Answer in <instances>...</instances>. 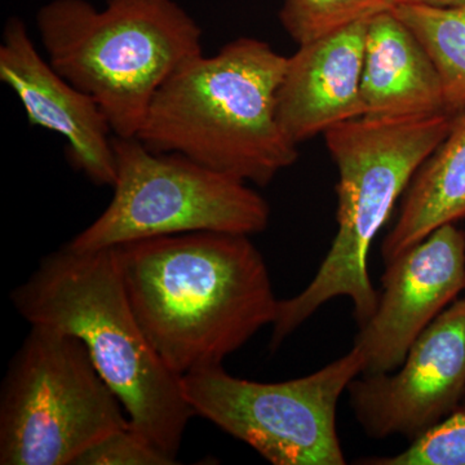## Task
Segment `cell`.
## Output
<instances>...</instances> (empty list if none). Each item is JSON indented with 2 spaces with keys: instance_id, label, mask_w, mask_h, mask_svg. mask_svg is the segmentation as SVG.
<instances>
[{
  "instance_id": "15",
  "label": "cell",
  "mask_w": 465,
  "mask_h": 465,
  "mask_svg": "<svg viewBox=\"0 0 465 465\" xmlns=\"http://www.w3.org/2000/svg\"><path fill=\"white\" fill-rule=\"evenodd\" d=\"M393 12L432 58L442 84L446 110L457 114L465 108V5H399Z\"/></svg>"
},
{
  "instance_id": "13",
  "label": "cell",
  "mask_w": 465,
  "mask_h": 465,
  "mask_svg": "<svg viewBox=\"0 0 465 465\" xmlns=\"http://www.w3.org/2000/svg\"><path fill=\"white\" fill-rule=\"evenodd\" d=\"M361 97L371 118L448 112L432 58L393 9L369 20Z\"/></svg>"
},
{
  "instance_id": "19",
  "label": "cell",
  "mask_w": 465,
  "mask_h": 465,
  "mask_svg": "<svg viewBox=\"0 0 465 465\" xmlns=\"http://www.w3.org/2000/svg\"><path fill=\"white\" fill-rule=\"evenodd\" d=\"M399 5H424L433 7H455L465 5V0H396Z\"/></svg>"
},
{
  "instance_id": "17",
  "label": "cell",
  "mask_w": 465,
  "mask_h": 465,
  "mask_svg": "<svg viewBox=\"0 0 465 465\" xmlns=\"http://www.w3.org/2000/svg\"><path fill=\"white\" fill-rule=\"evenodd\" d=\"M366 465H465V410L459 407L448 418L411 440L391 457L367 458Z\"/></svg>"
},
{
  "instance_id": "4",
  "label": "cell",
  "mask_w": 465,
  "mask_h": 465,
  "mask_svg": "<svg viewBox=\"0 0 465 465\" xmlns=\"http://www.w3.org/2000/svg\"><path fill=\"white\" fill-rule=\"evenodd\" d=\"M452 121L448 112L360 116L323 134L339 171L338 232L311 283L281 300L272 349L335 298L351 299L358 327L374 316L379 295L370 280V247L419 168L448 136Z\"/></svg>"
},
{
  "instance_id": "20",
  "label": "cell",
  "mask_w": 465,
  "mask_h": 465,
  "mask_svg": "<svg viewBox=\"0 0 465 465\" xmlns=\"http://www.w3.org/2000/svg\"><path fill=\"white\" fill-rule=\"evenodd\" d=\"M460 407H463V409L465 410V397H464V400H463V405H461Z\"/></svg>"
},
{
  "instance_id": "3",
  "label": "cell",
  "mask_w": 465,
  "mask_h": 465,
  "mask_svg": "<svg viewBox=\"0 0 465 465\" xmlns=\"http://www.w3.org/2000/svg\"><path fill=\"white\" fill-rule=\"evenodd\" d=\"M286 65V56L253 38L198 54L159 88L136 139L266 186L299 158L277 115Z\"/></svg>"
},
{
  "instance_id": "16",
  "label": "cell",
  "mask_w": 465,
  "mask_h": 465,
  "mask_svg": "<svg viewBox=\"0 0 465 465\" xmlns=\"http://www.w3.org/2000/svg\"><path fill=\"white\" fill-rule=\"evenodd\" d=\"M396 0H283L280 20L298 45L396 7Z\"/></svg>"
},
{
  "instance_id": "8",
  "label": "cell",
  "mask_w": 465,
  "mask_h": 465,
  "mask_svg": "<svg viewBox=\"0 0 465 465\" xmlns=\"http://www.w3.org/2000/svg\"><path fill=\"white\" fill-rule=\"evenodd\" d=\"M358 349L313 374L282 382L237 378L215 366L182 376L195 415L247 443L274 465L345 464L339 400L362 374Z\"/></svg>"
},
{
  "instance_id": "18",
  "label": "cell",
  "mask_w": 465,
  "mask_h": 465,
  "mask_svg": "<svg viewBox=\"0 0 465 465\" xmlns=\"http://www.w3.org/2000/svg\"><path fill=\"white\" fill-rule=\"evenodd\" d=\"M133 425L115 430L85 450L74 465H173Z\"/></svg>"
},
{
  "instance_id": "14",
  "label": "cell",
  "mask_w": 465,
  "mask_h": 465,
  "mask_svg": "<svg viewBox=\"0 0 465 465\" xmlns=\"http://www.w3.org/2000/svg\"><path fill=\"white\" fill-rule=\"evenodd\" d=\"M465 217V108L407 186L399 219L382 242L385 264L442 225Z\"/></svg>"
},
{
  "instance_id": "6",
  "label": "cell",
  "mask_w": 465,
  "mask_h": 465,
  "mask_svg": "<svg viewBox=\"0 0 465 465\" xmlns=\"http://www.w3.org/2000/svg\"><path fill=\"white\" fill-rule=\"evenodd\" d=\"M125 414L84 342L34 324L0 391V464L74 465Z\"/></svg>"
},
{
  "instance_id": "1",
  "label": "cell",
  "mask_w": 465,
  "mask_h": 465,
  "mask_svg": "<svg viewBox=\"0 0 465 465\" xmlns=\"http://www.w3.org/2000/svg\"><path fill=\"white\" fill-rule=\"evenodd\" d=\"M113 249L134 316L174 374L222 366L274 323L281 300L249 235L186 232Z\"/></svg>"
},
{
  "instance_id": "10",
  "label": "cell",
  "mask_w": 465,
  "mask_h": 465,
  "mask_svg": "<svg viewBox=\"0 0 465 465\" xmlns=\"http://www.w3.org/2000/svg\"><path fill=\"white\" fill-rule=\"evenodd\" d=\"M385 265L378 308L353 345L365 375L399 369L412 342L465 290V232L442 225Z\"/></svg>"
},
{
  "instance_id": "11",
  "label": "cell",
  "mask_w": 465,
  "mask_h": 465,
  "mask_svg": "<svg viewBox=\"0 0 465 465\" xmlns=\"http://www.w3.org/2000/svg\"><path fill=\"white\" fill-rule=\"evenodd\" d=\"M0 81L17 94L30 124L66 140L73 167L96 185H114V134L108 118L90 94L70 84L39 54L20 17L9 18L3 32Z\"/></svg>"
},
{
  "instance_id": "2",
  "label": "cell",
  "mask_w": 465,
  "mask_h": 465,
  "mask_svg": "<svg viewBox=\"0 0 465 465\" xmlns=\"http://www.w3.org/2000/svg\"><path fill=\"white\" fill-rule=\"evenodd\" d=\"M11 299L30 326L52 327L84 342L131 425L176 461L195 412L182 376L164 363L134 316L113 247H63L45 256Z\"/></svg>"
},
{
  "instance_id": "12",
  "label": "cell",
  "mask_w": 465,
  "mask_h": 465,
  "mask_svg": "<svg viewBox=\"0 0 465 465\" xmlns=\"http://www.w3.org/2000/svg\"><path fill=\"white\" fill-rule=\"evenodd\" d=\"M369 20L299 45L277 94L278 121L299 143L363 116L361 82Z\"/></svg>"
},
{
  "instance_id": "5",
  "label": "cell",
  "mask_w": 465,
  "mask_h": 465,
  "mask_svg": "<svg viewBox=\"0 0 465 465\" xmlns=\"http://www.w3.org/2000/svg\"><path fill=\"white\" fill-rule=\"evenodd\" d=\"M45 58L90 94L116 137H136L150 104L186 61L202 29L174 0H52L36 14Z\"/></svg>"
},
{
  "instance_id": "7",
  "label": "cell",
  "mask_w": 465,
  "mask_h": 465,
  "mask_svg": "<svg viewBox=\"0 0 465 465\" xmlns=\"http://www.w3.org/2000/svg\"><path fill=\"white\" fill-rule=\"evenodd\" d=\"M112 201L69 243L76 251L186 232L253 235L268 228V202L237 177L177 153L153 152L136 137L113 139Z\"/></svg>"
},
{
  "instance_id": "9",
  "label": "cell",
  "mask_w": 465,
  "mask_h": 465,
  "mask_svg": "<svg viewBox=\"0 0 465 465\" xmlns=\"http://www.w3.org/2000/svg\"><path fill=\"white\" fill-rule=\"evenodd\" d=\"M348 393L358 424L375 440H414L452 414L465 397V298L418 336L397 372L361 374Z\"/></svg>"
}]
</instances>
